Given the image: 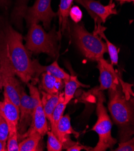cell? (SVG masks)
I'll return each mask as SVG.
<instances>
[{
    "instance_id": "31",
    "label": "cell",
    "mask_w": 134,
    "mask_h": 151,
    "mask_svg": "<svg viewBox=\"0 0 134 151\" xmlns=\"http://www.w3.org/2000/svg\"><path fill=\"white\" fill-rule=\"evenodd\" d=\"M117 1L120 2V4L121 5H123L124 3H133L134 2V0H116Z\"/></svg>"
},
{
    "instance_id": "11",
    "label": "cell",
    "mask_w": 134,
    "mask_h": 151,
    "mask_svg": "<svg viewBox=\"0 0 134 151\" xmlns=\"http://www.w3.org/2000/svg\"><path fill=\"white\" fill-rule=\"evenodd\" d=\"M97 68L100 72V86L96 89V91L109 90L117 86L121 79L119 75L113 68V65L102 58L97 61Z\"/></svg>"
},
{
    "instance_id": "7",
    "label": "cell",
    "mask_w": 134,
    "mask_h": 151,
    "mask_svg": "<svg viewBox=\"0 0 134 151\" xmlns=\"http://www.w3.org/2000/svg\"><path fill=\"white\" fill-rule=\"evenodd\" d=\"M51 3V0H36L32 7H27L24 18L28 27L42 22L44 28H49L52 19L57 16V13L52 10Z\"/></svg>"
},
{
    "instance_id": "26",
    "label": "cell",
    "mask_w": 134,
    "mask_h": 151,
    "mask_svg": "<svg viewBox=\"0 0 134 151\" xmlns=\"http://www.w3.org/2000/svg\"><path fill=\"white\" fill-rule=\"evenodd\" d=\"M9 133V126L5 119L0 115V140L7 143Z\"/></svg>"
},
{
    "instance_id": "28",
    "label": "cell",
    "mask_w": 134,
    "mask_h": 151,
    "mask_svg": "<svg viewBox=\"0 0 134 151\" xmlns=\"http://www.w3.org/2000/svg\"><path fill=\"white\" fill-rule=\"evenodd\" d=\"M82 149L86 150H92V148L90 147H88L85 146H83L78 143H75L70 147L67 149V151H80Z\"/></svg>"
},
{
    "instance_id": "1",
    "label": "cell",
    "mask_w": 134,
    "mask_h": 151,
    "mask_svg": "<svg viewBox=\"0 0 134 151\" xmlns=\"http://www.w3.org/2000/svg\"><path fill=\"white\" fill-rule=\"evenodd\" d=\"M132 86L121 78L117 86L108 90V110L113 121L122 131V139H128L133 134L131 129L133 123Z\"/></svg>"
},
{
    "instance_id": "22",
    "label": "cell",
    "mask_w": 134,
    "mask_h": 151,
    "mask_svg": "<svg viewBox=\"0 0 134 151\" xmlns=\"http://www.w3.org/2000/svg\"><path fill=\"white\" fill-rule=\"evenodd\" d=\"M47 149L48 151H61L63 149V144L58 137L52 132L48 131Z\"/></svg>"
},
{
    "instance_id": "29",
    "label": "cell",
    "mask_w": 134,
    "mask_h": 151,
    "mask_svg": "<svg viewBox=\"0 0 134 151\" xmlns=\"http://www.w3.org/2000/svg\"><path fill=\"white\" fill-rule=\"evenodd\" d=\"M6 145H7L6 142H4L0 140V151L7 150V148L6 147Z\"/></svg>"
},
{
    "instance_id": "13",
    "label": "cell",
    "mask_w": 134,
    "mask_h": 151,
    "mask_svg": "<svg viewBox=\"0 0 134 151\" xmlns=\"http://www.w3.org/2000/svg\"><path fill=\"white\" fill-rule=\"evenodd\" d=\"M70 134H74L77 137L79 135V133L72 127L69 115L66 114L63 116L59 119L56 129V136L62 143L63 147L65 149H67L75 143L71 140L70 138Z\"/></svg>"
},
{
    "instance_id": "2",
    "label": "cell",
    "mask_w": 134,
    "mask_h": 151,
    "mask_svg": "<svg viewBox=\"0 0 134 151\" xmlns=\"http://www.w3.org/2000/svg\"><path fill=\"white\" fill-rule=\"evenodd\" d=\"M3 31L8 55L14 72L23 83L28 84L34 78L35 73L33 61L23 44L22 36L9 25Z\"/></svg>"
},
{
    "instance_id": "9",
    "label": "cell",
    "mask_w": 134,
    "mask_h": 151,
    "mask_svg": "<svg viewBox=\"0 0 134 151\" xmlns=\"http://www.w3.org/2000/svg\"><path fill=\"white\" fill-rule=\"evenodd\" d=\"M75 1L84 7L88 14L93 19L95 23V28H98L102 25V23H105L107 18L112 14L117 13L115 4L112 0L109 4L105 6L96 0H75Z\"/></svg>"
},
{
    "instance_id": "3",
    "label": "cell",
    "mask_w": 134,
    "mask_h": 151,
    "mask_svg": "<svg viewBox=\"0 0 134 151\" xmlns=\"http://www.w3.org/2000/svg\"><path fill=\"white\" fill-rule=\"evenodd\" d=\"M58 38L55 27L47 33L38 24H33L29 26L26 37L25 48L35 54L45 53L51 57L55 58L58 52Z\"/></svg>"
},
{
    "instance_id": "19",
    "label": "cell",
    "mask_w": 134,
    "mask_h": 151,
    "mask_svg": "<svg viewBox=\"0 0 134 151\" xmlns=\"http://www.w3.org/2000/svg\"><path fill=\"white\" fill-rule=\"evenodd\" d=\"M106 29V28L103 27L102 28L99 29L97 30H94L93 33L99 36L102 39L105 40L106 42V46L107 48V52L109 54L110 60L111 62V65H117L118 61V50L115 46V45L111 43L108 38L106 37L104 33V31Z\"/></svg>"
},
{
    "instance_id": "16",
    "label": "cell",
    "mask_w": 134,
    "mask_h": 151,
    "mask_svg": "<svg viewBox=\"0 0 134 151\" xmlns=\"http://www.w3.org/2000/svg\"><path fill=\"white\" fill-rule=\"evenodd\" d=\"M42 137L36 131L26 132L19 138L22 140L19 143V151L40 150L39 146Z\"/></svg>"
},
{
    "instance_id": "30",
    "label": "cell",
    "mask_w": 134,
    "mask_h": 151,
    "mask_svg": "<svg viewBox=\"0 0 134 151\" xmlns=\"http://www.w3.org/2000/svg\"><path fill=\"white\" fill-rule=\"evenodd\" d=\"M9 4L8 0H0V5L1 6L7 7Z\"/></svg>"
},
{
    "instance_id": "6",
    "label": "cell",
    "mask_w": 134,
    "mask_h": 151,
    "mask_svg": "<svg viewBox=\"0 0 134 151\" xmlns=\"http://www.w3.org/2000/svg\"><path fill=\"white\" fill-rule=\"evenodd\" d=\"M0 75L4 92L11 101L19 107V92L21 85L15 77V72L8 55L3 29H0Z\"/></svg>"
},
{
    "instance_id": "15",
    "label": "cell",
    "mask_w": 134,
    "mask_h": 151,
    "mask_svg": "<svg viewBox=\"0 0 134 151\" xmlns=\"http://www.w3.org/2000/svg\"><path fill=\"white\" fill-rule=\"evenodd\" d=\"M41 88L49 94H58L64 86L63 80L55 77L48 72L42 73Z\"/></svg>"
},
{
    "instance_id": "5",
    "label": "cell",
    "mask_w": 134,
    "mask_h": 151,
    "mask_svg": "<svg viewBox=\"0 0 134 151\" xmlns=\"http://www.w3.org/2000/svg\"><path fill=\"white\" fill-rule=\"evenodd\" d=\"M97 98L96 111L97 115V122L92 128L99 135V141L93 151H105L112 149L117 143V140L112 137V122L104 105L105 98L102 91H95Z\"/></svg>"
},
{
    "instance_id": "21",
    "label": "cell",
    "mask_w": 134,
    "mask_h": 151,
    "mask_svg": "<svg viewBox=\"0 0 134 151\" xmlns=\"http://www.w3.org/2000/svg\"><path fill=\"white\" fill-rule=\"evenodd\" d=\"M67 105L64 101V93H61L59 102L55 107L52 113V122L51 124V131L56 135V129L58 122L63 116V113L66 108Z\"/></svg>"
},
{
    "instance_id": "4",
    "label": "cell",
    "mask_w": 134,
    "mask_h": 151,
    "mask_svg": "<svg viewBox=\"0 0 134 151\" xmlns=\"http://www.w3.org/2000/svg\"><path fill=\"white\" fill-rule=\"evenodd\" d=\"M72 35L79 50L89 60L97 62L103 58L104 54L107 52L106 44L101 37L87 32L83 23L79 22L72 26Z\"/></svg>"
},
{
    "instance_id": "14",
    "label": "cell",
    "mask_w": 134,
    "mask_h": 151,
    "mask_svg": "<svg viewBox=\"0 0 134 151\" xmlns=\"http://www.w3.org/2000/svg\"><path fill=\"white\" fill-rule=\"evenodd\" d=\"M33 69L35 75L37 76L44 72H48L56 78L62 79V80H66L70 77V75L66 72L63 69L59 66L57 62V59L50 65L42 66L37 60H33Z\"/></svg>"
},
{
    "instance_id": "27",
    "label": "cell",
    "mask_w": 134,
    "mask_h": 151,
    "mask_svg": "<svg viewBox=\"0 0 134 151\" xmlns=\"http://www.w3.org/2000/svg\"><path fill=\"white\" fill-rule=\"evenodd\" d=\"M133 138L128 141H123L115 149V151H133L134 150V140Z\"/></svg>"
},
{
    "instance_id": "10",
    "label": "cell",
    "mask_w": 134,
    "mask_h": 151,
    "mask_svg": "<svg viewBox=\"0 0 134 151\" xmlns=\"http://www.w3.org/2000/svg\"><path fill=\"white\" fill-rule=\"evenodd\" d=\"M19 95V119L18 125V139L27 131L32 122L34 105L33 101L27 94L24 88L21 86Z\"/></svg>"
},
{
    "instance_id": "20",
    "label": "cell",
    "mask_w": 134,
    "mask_h": 151,
    "mask_svg": "<svg viewBox=\"0 0 134 151\" xmlns=\"http://www.w3.org/2000/svg\"><path fill=\"white\" fill-rule=\"evenodd\" d=\"M73 0H60L57 14L59 18V24L62 25V31L64 33L67 28V18Z\"/></svg>"
},
{
    "instance_id": "17",
    "label": "cell",
    "mask_w": 134,
    "mask_h": 151,
    "mask_svg": "<svg viewBox=\"0 0 134 151\" xmlns=\"http://www.w3.org/2000/svg\"><path fill=\"white\" fill-rule=\"evenodd\" d=\"M42 97L41 98L43 109L47 119L49 120L50 124L52 122V113L58 104L61 93L58 94H49L45 92H42Z\"/></svg>"
},
{
    "instance_id": "8",
    "label": "cell",
    "mask_w": 134,
    "mask_h": 151,
    "mask_svg": "<svg viewBox=\"0 0 134 151\" xmlns=\"http://www.w3.org/2000/svg\"><path fill=\"white\" fill-rule=\"evenodd\" d=\"M27 85L29 90V96L33 101L34 109L32 124L27 132L36 131L42 136H43L48 131V127L47 118L43 109L40 93L34 84L28 83Z\"/></svg>"
},
{
    "instance_id": "32",
    "label": "cell",
    "mask_w": 134,
    "mask_h": 151,
    "mask_svg": "<svg viewBox=\"0 0 134 151\" xmlns=\"http://www.w3.org/2000/svg\"><path fill=\"white\" fill-rule=\"evenodd\" d=\"M3 87V84H2V81H1V78L0 77V88H1Z\"/></svg>"
},
{
    "instance_id": "23",
    "label": "cell",
    "mask_w": 134,
    "mask_h": 151,
    "mask_svg": "<svg viewBox=\"0 0 134 151\" xmlns=\"http://www.w3.org/2000/svg\"><path fill=\"white\" fill-rule=\"evenodd\" d=\"M28 1V0H17L13 13V17L14 21L19 22L22 18H24L25 10L27 8Z\"/></svg>"
},
{
    "instance_id": "25",
    "label": "cell",
    "mask_w": 134,
    "mask_h": 151,
    "mask_svg": "<svg viewBox=\"0 0 134 151\" xmlns=\"http://www.w3.org/2000/svg\"><path fill=\"white\" fill-rule=\"evenodd\" d=\"M69 16L70 17L72 21L75 24L79 23L82 19L83 14L81 9L77 6L72 7L70 9Z\"/></svg>"
},
{
    "instance_id": "33",
    "label": "cell",
    "mask_w": 134,
    "mask_h": 151,
    "mask_svg": "<svg viewBox=\"0 0 134 151\" xmlns=\"http://www.w3.org/2000/svg\"><path fill=\"white\" fill-rule=\"evenodd\" d=\"M0 77H1V75H0Z\"/></svg>"
},
{
    "instance_id": "24",
    "label": "cell",
    "mask_w": 134,
    "mask_h": 151,
    "mask_svg": "<svg viewBox=\"0 0 134 151\" xmlns=\"http://www.w3.org/2000/svg\"><path fill=\"white\" fill-rule=\"evenodd\" d=\"M6 146L8 151H19L18 129L9 131Z\"/></svg>"
},
{
    "instance_id": "18",
    "label": "cell",
    "mask_w": 134,
    "mask_h": 151,
    "mask_svg": "<svg viewBox=\"0 0 134 151\" xmlns=\"http://www.w3.org/2000/svg\"><path fill=\"white\" fill-rule=\"evenodd\" d=\"M63 81L64 86V103L67 105L73 98L77 90L80 86L86 87V86L82 84L80 81H79L77 77L73 75H70V77L68 79L64 80Z\"/></svg>"
},
{
    "instance_id": "12",
    "label": "cell",
    "mask_w": 134,
    "mask_h": 151,
    "mask_svg": "<svg viewBox=\"0 0 134 151\" xmlns=\"http://www.w3.org/2000/svg\"><path fill=\"white\" fill-rule=\"evenodd\" d=\"M0 115L5 119L9 131L18 129L19 108L11 101L5 92H4V100L0 102Z\"/></svg>"
}]
</instances>
